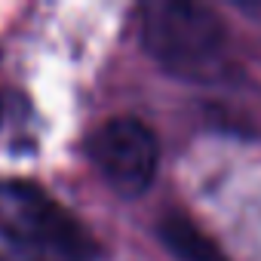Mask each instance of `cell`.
I'll list each match as a JSON object with an SVG mask.
<instances>
[{"label":"cell","instance_id":"obj_3","mask_svg":"<svg viewBox=\"0 0 261 261\" xmlns=\"http://www.w3.org/2000/svg\"><path fill=\"white\" fill-rule=\"evenodd\" d=\"M86 154L98 169V175L105 178V185L126 200L142 197L157 178L160 166L157 136L148 123L136 117L105 120L89 136Z\"/></svg>","mask_w":261,"mask_h":261},{"label":"cell","instance_id":"obj_2","mask_svg":"<svg viewBox=\"0 0 261 261\" xmlns=\"http://www.w3.org/2000/svg\"><path fill=\"white\" fill-rule=\"evenodd\" d=\"M0 237L19 246L53 249L71 261L95 255L89 233L40 185L25 178H0Z\"/></svg>","mask_w":261,"mask_h":261},{"label":"cell","instance_id":"obj_5","mask_svg":"<svg viewBox=\"0 0 261 261\" xmlns=\"http://www.w3.org/2000/svg\"><path fill=\"white\" fill-rule=\"evenodd\" d=\"M25 111H28V108H25L22 95H13L10 89H0V136L10 129V123L16 126Z\"/></svg>","mask_w":261,"mask_h":261},{"label":"cell","instance_id":"obj_4","mask_svg":"<svg viewBox=\"0 0 261 261\" xmlns=\"http://www.w3.org/2000/svg\"><path fill=\"white\" fill-rule=\"evenodd\" d=\"M157 233L169 249V255H175L178 261H227V255L215 246V240L181 212L163 215Z\"/></svg>","mask_w":261,"mask_h":261},{"label":"cell","instance_id":"obj_1","mask_svg":"<svg viewBox=\"0 0 261 261\" xmlns=\"http://www.w3.org/2000/svg\"><path fill=\"white\" fill-rule=\"evenodd\" d=\"M145 49L172 74L206 80L221 71L227 49V28L215 10L188 0H160L142 16Z\"/></svg>","mask_w":261,"mask_h":261}]
</instances>
